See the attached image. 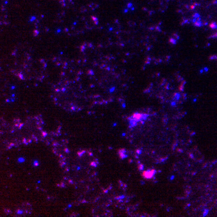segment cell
I'll list each match as a JSON object with an SVG mask.
<instances>
[{"mask_svg": "<svg viewBox=\"0 0 217 217\" xmlns=\"http://www.w3.org/2000/svg\"><path fill=\"white\" fill-rule=\"evenodd\" d=\"M126 151L125 149H122H122L119 150L118 151L119 155H120V157H121V159H124V158L127 157V155L126 154Z\"/></svg>", "mask_w": 217, "mask_h": 217, "instance_id": "3", "label": "cell"}, {"mask_svg": "<svg viewBox=\"0 0 217 217\" xmlns=\"http://www.w3.org/2000/svg\"><path fill=\"white\" fill-rule=\"evenodd\" d=\"M140 168H139V170H142V169H143V168H144V167H143V165H140Z\"/></svg>", "mask_w": 217, "mask_h": 217, "instance_id": "6", "label": "cell"}, {"mask_svg": "<svg viewBox=\"0 0 217 217\" xmlns=\"http://www.w3.org/2000/svg\"><path fill=\"white\" fill-rule=\"evenodd\" d=\"M148 115L145 114H140V113H134L133 115L128 118L129 121V127H134L137 126V124L139 122H144L147 117Z\"/></svg>", "mask_w": 217, "mask_h": 217, "instance_id": "1", "label": "cell"}, {"mask_svg": "<svg viewBox=\"0 0 217 217\" xmlns=\"http://www.w3.org/2000/svg\"><path fill=\"white\" fill-rule=\"evenodd\" d=\"M209 26L212 29H217V23L215 22H213L210 24Z\"/></svg>", "mask_w": 217, "mask_h": 217, "instance_id": "4", "label": "cell"}, {"mask_svg": "<svg viewBox=\"0 0 217 217\" xmlns=\"http://www.w3.org/2000/svg\"><path fill=\"white\" fill-rule=\"evenodd\" d=\"M169 42H170V43H171L172 44L175 45V43H177V41H176V39H175L174 38H173V37H171V38L169 39Z\"/></svg>", "mask_w": 217, "mask_h": 217, "instance_id": "5", "label": "cell"}, {"mask_svg": "<svg viewBox=\"0 0 217 217\" xmlns=\"http://www.w3.org/2000/svg\"><path fill=\"white\" fill-rule=\"evenodd\" d=\"M156 173V171L155 169H148V170L144 171L142 173V176L145 179H150L153 177Z\"/></svg>", "mask_w": 217, "mask_h": 217, "instance_id": "2", "label": "cell"}]
</instances>
